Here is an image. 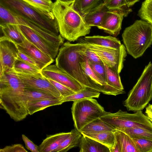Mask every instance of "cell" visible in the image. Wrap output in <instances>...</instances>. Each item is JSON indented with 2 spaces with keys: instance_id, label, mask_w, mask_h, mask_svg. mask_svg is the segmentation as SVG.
I'll list each match as a JSON object with an SVG mask.
<instances>
[{
  "instance_id": "6da1fadb",
  "label": "cell",
  "mask_w": 152,
  "mask_h": 152,
  "mask_svg": "<svg viewBox=\"0 0 152 152\" xmlns=\"http://www.w3.org/2000/svg\"><path fill=\"white\" fill-rule=\"evenodd\" d=\"M25 89L13 69L0 73V107L15 122L23 120L29 115Z\"/></svg>"
},
{
  "instance_id": "7a4b0ae2",
  "label": "cell",
  "mask_w": 152,
  "mask_h": 152,
  "mask_svg": "<svg viewBox=\"0 0 152 152\" xmlns=\"http://www.w3.org/2000/svg\"><path fill=\"white\" fill-rule=\"evenodd\" d=\"M74 2L75 0H56L53 6L59 34L70 42L89 34L91 28L75 7Z\"/></svg>"
},
{
  "instance_id": "3957f363",
  "label": "cell",
  "mask_w": 152,
  "mask_h": 152,
  "mask_svg": "<svg viewBox=\"0 0 152 152\" xmlns=\"http://www.w3.org/2000/svg\"><path fill=\"white\" fill-rule=\"evenodd\" d=\"M83 44L81 42L72 44L69 42L64 43L59 49L55 65L84 86L99 91L89 81L81 67L80 62L84 56L78 51Z\"/></svg>"
},
{
  "instance_id": "277c9868",
  "label": "cell",
  "mask_w": 152,
  "mask_h": 152,
  "mask_svg": "<svg viewBox=\"0 0 152 152\" xmlns=\"http://www.w3.org/2000/svg\"><path fill=\"white\" fill-rule=\"evenodd\" d=\"M122 37L127 53L137 58L152 44V25L142 20H137L125 29Z\"/></svg>"
},
{
  "instance_id": "5b68a950",
  "label": "cell",
  "mask_w": 152,
  "mask_h": 152,
  "mask_svg": "<svg viewBox=\"0 0 152 152\" xmlns=\"http://www.w3.org/2000/svg\"><path fill=\"white\" fill-rule=\"evenodd\" d=\"M1 5L13 14L31 21L56 35L60 34L56 20H53L23 0H0Z\"/></svg>"
},
{
  "instance_id": "8992f818",
  "label": "cell",
  "mask_w": 152,
  "mask_h": 152,
  "mask_svg": "<svg viewBox=\"0 0 152 152\" xmlns=\"http://www.w3.org/2000/svg\"><path fill=\"white\" fill-rule=\"evenodd\" d=\"M152 99V63L145 66L141 76L130 91L124 105L128 111L143 110Z\"/></svg>"
},
{
  "instance_id": "52a82bcc",
  "label": "cell",
  "mask_w": 152,
  "mask_h": 152,
  "mask_svg": "<svg viewBox=\"0 0 152 152\" xmlns=\"http://www.w3.org/2000/svg\"><path fill=\"white\" fill-rule=\"evenodd\" d=\"M100 118L116 129L139 128L152 132V123L142 110L133 113L120 109L114 113L105 111Z\"/></svg>"
},
{
  "instance_id": "ba28073f",
  "label": "cell",
  "mask_w": 152,
  "mask_h": 152,
  "mask_svg": "<svg viewBox=\"0 0 152 152\" xmlns=\"http://www.w3.org/2000/svg\"><path fill=\"white\" fill-rule=\"evenodd\" d=\"M71 111L74 126L80 132L86 125L100 118L105 111L96 99L88 98L74 101Z\"/></svg>"
},
{
  "instance_id": "9c48e42d",
  "label": "cell",
  "mask_w": 152,
  "mask_h": 152,
  "mask_svg": "<svg viewBox=\"0 0 152 152\" xmlns=\"http://www.w3.org/2000/svg\"><path fill=\"white\" fill-rule=\"evenodd\" d=\"M82 43L96 53L104 64L119 74L121 72L127 56L126 49L124 45L122 44L119 48H114Z\"/></svg>"
},
{
  "instance_id": "30bf717a",
  "label": "cell",
  "mask_w": 152,
  "mask_h": 152,
  "mask_svg": "<svg viewBox=\"0 0 152 152\" xmlns=\"http://www.w3.org/2000/svg\"><path fill=\"white\" fill-rule=\"evenodd\" d=\"M15 72L21 80L25 88L42 91L58 99L63 98L60 92L41 72L31 74Z\"/></svg>"
},
{
  "instance_id": "8fae6325",
  "label": "cell",
  "mask_w": 152,
  "mask_h": 152,
  "mask_svg": "<svg viewBox=\"0 0 152 152\" xmlns=\"http://www.w3.org/2000/svg\"><path fill=\"white\" fill-rule=\"evenodd\" d=\"M18 25L26 39L54 59L58 54L61 45L48 40L27 26L21 25Z\"/></svg>"
},
{
  "instance_id": "7c38bea8",
  "label": "cell",
  "mask_w": 152,
  "mask_h": 152,
  "mask_svg": "<svg viewBox=\"0 0 152 152\" xmlns=\"http://www.w3.org/2000/svg\"><path fill=\"white\" fill-rule=\"evenodd\" d=\"M41 73L47 78L60 83L75 92L86 88L55 64H50L46 66L41 70Z\"/></svg>"
},
{
  "instance_id": "4fadbf2b",
  "label": "cell",
  "mask_w": 152,
  "mask_h": 152,
  "mask_svg": "<svg viewBox=\"0 0 152 152\" xmlns=\"http://www.w3.org/2000/svg\"><path fill=\"white\" fill-rule=\"evenodd\" d=\"M18 52L16 43L3 36L0 37V72L13 68L18 59Z\"/></svg>"
},
{
  "instance_id": "5bb4252c",
  "label": "cell",
  "mask_w": 152,
  "mask_h": 152,
  "mask_svg": "<svg viewBox=\"0 0 152 152\" xmlns=\"http://www.w3.org/2000/svg\"><path fill=\"white\" fill-rule=\"evenodd\" d=\"M124 17V14L120 11L108 10L103 17L101 25L98 28L116 37L120 33Z\"/></svg>"
},
{
  "instance_id": "9a60e30c",
  "label": "cell",
  "mask_w": 152,
  "mask_h": 152,
  "mask_svg": "<svg viewBox=\"0 0 152 152\" xmlns=\"http://www.w3.org/2000/svg\"><path fill=\"white\" fill-rule=\"evenodd\" d=\"M17 45L19 50L30 56L37 63L41 70L54 61V59L26 39L22 43Z\"/></svg>"
},
{
  "instance_id": "2e32d148",
  "label": "cell",
  "mask_w": 152,
  "mask_h": 152,
  "mask_svg": "<svg viewBox=\"0 0 152 152\" xmlns=\"http://www.w3.org/2000/svg\"><path fill=\"white\" fill-rule=\"evenodd\" d=\"M70 132H61L47 135L39 146V152H54L63 142L69 136Z\"/></svg>"
},
{
  "instance_id": "e0dca14e",
  "label": "cell",
  "mask_w": 152,
  "mask_h": 152,
  "mask_svg": "<svg viewBox=\"0 0 152 152\" xmlns=\"http://www.w3.org/2000/svg\"><path fill=\"white\" fill-rule=\"evenodd\" d=\"M80 39V42L114 48H119L122 44L120 41L115 37L110 36H86Z\"/></svg>"
},
{
  "instance_id": "ac0fdd59",
  "label": "cell",
  "mask_w": 152,
  "mask_h": 152,
  "mask_svg": "<svg viewBox=\"0 0 152 152\" xmlns=\"http://www.w3.org/2000/svg\"><path fill=\"white\" fill-rule=\"evenodd\" d=\"M108 10L104 3H102L83 16L85 23L89 26L98 28L101 25L103 17Z\"/></svg>"
},
{
  "instance_id": "d6986e66",
  "label": "cell",
  "mask_w": 152,
  "mask_h": 152,
  "mask_svg": "<svg viewBox=\"0 0 152 152\" xmlns=\"http://www.w3.org/2000/svg\"><path fill=\"white\" fill-rule=\"evenodd\" d=\"M79 147L80 152H110L109 148L106 146L83 134Z\"/></svg>"
},
{
  "instance_id": "ffe728a7",
  "label": "cell",
  "mask_w": 152,
  "mask_h": 152,
  "mask_svg": "<svg viewBox=\"0 0 152 152\" xmlns=\"http://www.w3.org/2000/svg\"><path fill=\"white\" fill-rule=\"evenodd\" d=\"M115 141L121 152H139L132 138L125 132L118 129L114 132Z\"/></svg>"
},
{
  "instance_id": "44dd1931",
  "label": "cell",
  "mask_w": 152,
  "mask_h": 152,
  "mask_svg": "<svg viewBox=\"0 0 152 152\" xmlns=\"http://www.w3.org/2000/svg\"><path fill=\"white\" fill-rule=\"evenodd\" d=\"M0 26L3 34V36L17 45L22 43L26 39L21 32L18 25L7 24Z\"/></svg>"
},
{
  "instance_id": "7402d4cb",
  "label": "cell",
  "mask_w": 152,
  "mask_h": 152,
  "mask_svg": "<svg viewBox=\"0 0 152 152\" xmlns=\"http://www.w3.org/2000/svg\"><path fill=\"white\" fill-rule=\"evenodd\" d=\"M115 129L98 118L85 126L80 132L81 133H95L104 132H114Z\"/></svg>"
},
{
  "instance_id": "603a6c76",
  "label": "cell",
  "mask_w": 152,
  "mask_h": 152,
  "mask_svg": "<svg viewBox=\"0 0 152 152\" xmlns=\"http://www.w3.org/2000/svg\"><path fill=\"white\" fill-rule=\"evenodd\" d=\"M82 134L75 128L72 129L69 137L64 140L54 152H66L79 146Z\"/></svg>"
},
{
  "instance_id": "cb8c5ba5",
  "label": "cell",
  "mask_w": 152,
  "mask_h": 152,
  "mask_svg": "<svg viewBox=\"0 0 152 152\" xmlns=\"http://www.w3.org/2000/svg\"><path fill=\"white\" fill-rule=\"evenodd\" d=\"M60 99L40 100L27 103L29 115H31L38 111L52 106L61 104L63 102Z\"/></svg>"
},
{
  "instance_id": "d4e9b609",
  "label": "cell",
  "mask_w": 152,
  "mask_h": 152,
  "mask_svg": "<svg viewBox=\"0 0 152 152\" xmlns=\"http://www.w3.org/2000/svg\"><path fill=\"white\" fill-rule=\"evenodd\" d=\"M114 132H104L95 133H81L106 146L111 150L113 148L115 142Z\"/></svg>"
},
{
  "instance_id": "484cf974",
  "label": "cell",
  "mask_w": 152,
  "mask_h": 152,
  "mask_svg": "<svg viewBox=\"0 0 152 152\" xmlns=\"http://www.w3.org/2000/svg\"><path fill=\"white\" fill-rule=\"evenodd\" d=\"M40 10L53 20H55L53 12V2L51 0H23Z\"/></svg>"
},
{
  "instance_id": "4316f807",
  "label": "cell",
  "mask_w": 152,
  "mask_h": 152,
  "mask_svg": "<svg viewBox=\"0 0 152 152\" xmlns=\"http://www.w3.org/2000/svg\"><path fill=\"white\" fill-rule=\"evenodd\" d=\"M100 92L86 87L85 88L66 97L63 98L61 101L63 103L70 101H74L83 99L96 98H99Z\"/></svg>"
},
{
  "instance_id": "83f0119b",
  "label": "cell",
  "mask_w": 152,
  "mask_h": 152,
  "mask_svg": "<svg viewBox=\"0 0 152 152\" xmlns=\"http://www.w3.org/2000/svg\"><path fill=\"white\" fill-rule=\"evenodd\" d=\"M102 3L103 0H75L74 7L83 16Z\"/></svg>"
},
{
  "instance_id": "f1b7e54d",
  "label": "cell",
  "mask_w": 152,
  "mask_h": 152,
  "mask_svg": "<svg viewBox=\"0 0 152 152\" xmlns=\"http://www.w3.org/2000/svg\"><path fill=\"white\" fill-rule=\"evenodd\" d=\"M104 65L107 78V84L116 89L125 91L121 81L119 73L113 68L105 64Z\"/></svg>"
},
{
  "instance_id": "f546056e",
  "label": "cell",
  "mask_w": 152,
  "mask_h": 152,
  "mask_svg": "<svg viewBox=\"0 0 152 152\" xmlns=\"http://www.w3.org/2000/svg\"><path fill=\"white\" fill-rule=\"evenodd\" d=\"M104 4L108 10H118L122 12L124 17L132 11L126 0H108Z\"/></svg>"
},
{
  "instance_id": "4dcf8cb0",
  "label": "cell",
  "mask_w": 152,
  "mask_h": 152,
  "mask_svg": "<svg viewBox=\"0 0 152 152\" xmlns=\"http://www.w3.org/2000/svg\"><path fill=\"white\" fill-rule=\"evenodd\" d=\"M24 95L27 103L40 100L57 99L48 94L25 88Z\"/></svg>"
},
{
  "instance_id": "1f68e13d",
  "label": "cell",
  "mask_w": 152,
  "mask_h": 152,
  "mask_svg": "<svg viewBox=\"0 0 152 152\" xmlns=\"http://www.w3.org/2000/svg\"><path fill=\"white\" fill-rule=\"evenodd\" d=\"M12 69L16 72L26 74H34L41 72L39 68L19 59L15 61Z\"/></svg>"
},
{
  "instance_id": "d6a6232c",
  "label": "cell",
  "mask_w": 152,
  "mask_h": 152,
  "mask_svg": "<svg viewBox=\"0 0 152 152\" xmlns=\"http://www.w3.org/2000/svg\"><path fill=\"white\" fill-rule=\"evenodd\" d=\"M138 15L152 25V0H145L138 11Z\"/></svg>"
},
{
  "instance_id": "836d02e7",
  "label": "cell",
  "mask_w": 152,
  "mask_h": 152,
  "mask_svg": "<svg viewBox=\"0 0 152 152\" xmlns=\"http://www.w3.org/2000/svg\"><path fill=\"white\" fill-rule=\"evenodd\" d=\"M118 129L125 132L132 138H143L152 140V132L146 129L136 128Z\"/></svg>"
},
{
  "instance_id": "e575fe53",
  "label": "cell",
  "mask_w": 152,
  "mask_h": 152,
  "mask_svg": "<svg viewBox=\"0 0 152 152\" xmlns=\"http://www.w3.org/2000/svg\"><path fill=\"white\" fill-rule=\"evenodd\" d=\"M139 152H152V140L141 138H132Z\"/></svg>"
},
{
  "instance_id": "d590c367",
  "label": "cell",
  "mask_w": 152,
  "mask_h": 152,
  "mask_svg": "<svg viewBox=\"0 0 152 152\" xmlns=\"http://www.w3.org/2000/svg\"><path fill=\"white\" fill-rule=\"evenodd\" d=\"M88 62L91 68L96 75L104 82L107 84L106 72L104 64L103 63Z\"/></svg>"
},
{
  "instance_id": "8d00e7d4",
  "label": "cell",
  "mask_w": 152,
  "mask_h": 152,
  "mask_svg": "<svg viewBox=\"0 0 152 152\" xmlns=\"http://www.w3.org/2000/svg\"><path fill=\"white\" fill-rule=\"evenodd\" d=\"M47 79L60 92L63 98L70 95L75 93L70 88L60 83L51 79Z\"/></svg>"
},
{
  "instance_id": "74e56055",
  "label": "cell",
  "mask_w": 152,
  "mask_h": 152,
  "mask_svg": "<svg viewBox=\"0 0 152 152\" xmlns=\"http://www.w3.org/2000/svg\"><path fill=\"white\" fill-rule=\"evenodd\" d=\"M23 146L19 144L7 145L0 149V152H28Z\"/></svg>"
},
{
  "instance_id": "f35d334b",
  "label": "cell",
  "mask_w": 152,
  "mask_h": 152,
  "mask_svg": "<svg viewBox=\"0 0 152 152\" xmlns=\"http://www.w3.org/2000/svg\"><path fill=\"white\" fill-rule=\"evenodd\" d=\"M18 59L21 60L31 65L37 67L40 69L39 65L34 59L27 54L19 50L18 54Z\"/></svg>"
},
{
  "instance_id": "ab89813d",
  "label": "cell",
  "mask_w": 152,
  "mask_h": 152,
  "mask_svg": "<svg viewBox=\"0 0 152 152\" xmlns=\"http://www.w3.org/2000/svg\"><path fill=\"white\" fill-rule=\"evenodd\" d=\"M22 139L26 148L32 152H39V146L34 143L24 134L22 135Z\"/></svg>"
},
{
  "instance_id": "60d3db41",
  "label": "cell",
  "mask_w": 152,
  "mask_h": 152,
  "mask_svg": "<svg viewBox=\"0 0 152 152\" xmlns=\"http://www.w3.org/2000/svg\"><path fill=\"white\" fill-rule=\"evenodd\" d=\"M145 113L152 123V104H149L146 107Z\"/></svg>"
},
{
  "instance_id": "b9f144b4",
  "label": "cell",
  "mask_w": 152,
  "mask_h": 152,
  "mask_svg": "<svg viewBox=\"0 0 152 152\" xmlns=\"http://www.w3.org/2000/svg\"><path fill=\"white\" fill-rule=\"evenodd\" d=\"M139 1V0H126L127 5L129 7L133 6Z\"/></svg>"
},
{
  "instance_id": "7bdbcfd3",
  "label": "cell",
  "mask_w": 152,
  "mask_h": 152,
  "mask_svg": "<svg viewBox=\"0 0 152 152\" xmlns=\"http://www.w3.org/2000/svg\"><path fill=\"white\" fill-rule=\"evenodd\" d=\"M108 0H103V3H105Z\"/></svg>"
}]
</instances>
